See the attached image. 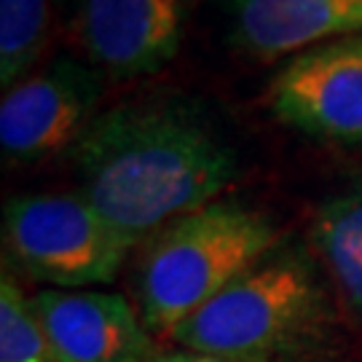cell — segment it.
I'll return each mask as SVG.
<instances>
[{"mask_svg":"<svg viewBox=\"0 0 362 362\" xmlns=\"http://www.w3.org/2000/svg\"><path fill=\"white\" fill-rule=\"evenodd\" d=\"M191 8L194 0H78V40L103 76H148L175 59Z\"/></svg>","mask_w":362,"mask_h":362,"instance_id":"7","label":"cell"},{"mask_svg":"<svg viewBox=\"0 0 362 362\" xmlns=\"http://www.w3.org/2000/svg\"><path fill=\"white\" fill-rule=\"evenodd\" d=\"M3 245L19 269L59 290L113 282L132 245L81 194L16 196L3 209Z\"/></svg>","mask_w":362,"mask_h":362,"instance_id":"4","label":"cell"},{"mask_svg":"<svg viewBox=\"0 0 362 362\" xmlns=\"http://www.w3.org/2000/svg\"><path fill=\"white\" fill-rule=\"evenodd\" d=\"M105 91L94 65L59 57L6 89L0 103V148L8 161H43L73 151L100 116Z\"/></svg>","mask_w":362,"mask_h":362,"instance_id":"5","label":"cell"},{"mask_svg":"<svg viewBox=\"0 0 362 362\" xmlns=\"http://www.w3.org/2000/svg\"><path fill=\"white\" fill-rule=\"evenodd\" d=\"M0 362H57L49 338L16 279H0Z\"/></svg>","mask_w":362,"mask_h":362,"instance_id":"12","label":"cell"},{"mask_svg":"<svg viewBox=\"0 0 362 362\" xmlns=\"http://www.w3.org/2000/svg\"><path fill=\"white\" fill-rule=\"evenodd\" d=\"M327 298L311 260L272 250L172 330L180 349L233 362H279L309 351L325 333Z\"/></svg>","mask_w":362,"mask_h":362,"instance_id":"2","label":"cell"},{"mask_svg":"<svg viewBox=\"0 0 362 362\" xmlns=\"http://www.w3.org/2000/svg\"><path fill=\"white\" fill-rule=\"evenodd\" d=\"M362 35V0H233V40L260 59Z\"/></svg>","mask_w":362,"mask_h":362,"instance_id":"9","label":"cell"},{"mask_svg":"<svg viewBox=\"0 0 362 362\" xmlns=\"http://www.w3.org/2000/svg\"><path fill=\"white\" fill-rule=\"evenodd\" d=\"M57 362H153L140 311L118 293L49 287L30 298Z\"/></svg>","mask_w":362,"mask_h":362,"instance_id":"8","label":"cell"},{"mask_svg":"<svg viewBox=\"0 0 362 362\" xmlns=\"http://www.w3.org/2000/svg\"><path fill=\"white\" fill-rule=\"evenodd\" d=\"M272 107L309 137L362 148V35L296 54L274 78Z\"/></svg>","mask_w":362,"mask_h":362,"instance_id":"6","label":"cell"},{"mask_svg":"<svg viewBox=\"0 0 362 362\" xmlns=\"http://www.w3.org/2000/svg\"><path fill=\"white\" fill-rule=\"evenodd\" d=\"M52 35V0H0V83H19Z\"/></svg>","mask_w":362,"mask_h":362,"instance_id":"11","label":"cell"},{"mask_svg":"<svg viewBox=\"0 0 362 362\" xmlns=\"http://www.w3.org/2000/svg\"><path fill=\"white\" fill-rule=\"evenodd\" d=\"M70 156L78 194L132 245L212 204L239 169L204 110L182 97L107 107Z\"/></svg>","mask_w":362,"mask_h":362,"instance_id":"1","label":"cell"},{"mask_svg":"<svg viewBox=\"0 0 362 362\" xmlns=\"http://www.w3.org/2000/svg\"><path fill=\"white\" fill-rule=\"evenodd\" d=\"M279 231L258 209L212 202L151 236L137 269L140 317L153 336H172L196 309L276 250Z\"/></svg>","mask_w":362,"mask_h":362,"instance_id":"3","label":"cell"},{"mask_svg":"<svg viewBox=\"0 0 362 362\" xmlns=\"http://www.w3.org/2000/svg\"><path fill=\"white\" fill-rule=\"evenodd\" d=\"M153 362H233V360H223V357H215V354L180 349V351H169V354H158Z\"/></svg>","mask_w":362,"mask_h":362,"instance_id":"13","label":"cell"},{"mask_svg":"<svg viewBox=\"0 0 362 362\" xmlns=\"http://www.w3.org/2000/svg\"><path fill=\"white\" fill-rule=\"evenodd\" d=\"M311 242L344 306L362 320V177L320 204Z\"/></svg>","mask_w":362,"mask_h":362,"instance_id":"10","label":"cell"}]
</instances>
